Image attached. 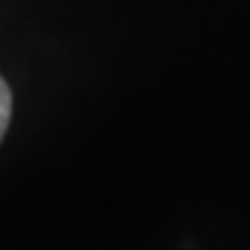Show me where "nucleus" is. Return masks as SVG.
Wrapping results in <instances>:
<instances>
[{
  "label": "nucleus",
  "mask_w": 250,
  "mask_h": 250,
  "mask_svg": "<svg viewBox=\"0 0 250 250\" xmlns=\"http://www.w3.org/2000/svg\"><path fill=\"white\" fill-rule=\"evenodd\" d=\"M9 123H11V89L0 75V142H3V134H6Z\"/></svg>",
  "instance_id": "obj_1"
}]
</instances>
